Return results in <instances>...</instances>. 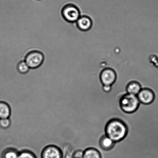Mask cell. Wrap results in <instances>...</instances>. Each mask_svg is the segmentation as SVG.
I'll return each mask as SVG.
<instances>
[{"label": "cell", "instance_id": "1", "mask_svg": "<svg viewBox=\"0 0 158 158\" xmlns=\"http://www.w3.org/2000/svg\"><path fill=\"white\" fill-rule=\"evenodd\" d=\"M105 132L107 137L116 143L126 137L128 132L127 127L124 122L120 119H112L106 123Z\"/></svg>", "mask_w": 158, "mask_h": 158}, {"label": "cell", "instance_id": "2", "mask_svg": "<svg viewBox=\"0 0 158 158\" xmlns=\"http://www.w3.org/2000/svg\"><path fill=\"white\" fill-rule=\"evenodd\" d=\"M119 104L121 109L123 112L131 113L137 110L140 102L137 96L127 92L121 97Z\"/></svg>", "mask_w": 158, "mask_h": 158}, {"label": "cell", "instance_id": "3", "mask_svg": "<svg viewBox=\"0 0 158 158\" xmlns=\"http://www.w3.org/2000/svg\"><path fill=\"white\" fill-rule=\"evenodd\" d=\"M62 14L64 19L69 23H75L81 17L78 8L72 4H68L63 7Z\"/></svg>", "mask_w": 158, "mask_h": 158}, {"label": "cell", "instance_id": "4", "mask_svg": "<svg viewBox=\"0 0 158 158\" xmlns=\"http://www.w3.org/2000/svg\"><path fill=\"white\" fill-rule=\"evenodd\" d=\"M44 56L41 52L38 51H32L27 54L24 61L29 67L35 69L40 67L44 62Z\"/></svg>", "mask_w": 158, "mask_h": 158}, {"label": "cell", "instance_id": "5", "mask_svg": "<svg viewBox=\"0 0 158 158\" xmlns=\"http://www.w3.org/2000/svg\"><path fill=\"white\" fill-rule=\"evenodd\" d=\"M41 158H63V154L59 147L49 145L43 148L41 153Z\"/></svg>", "mask_w": 158, "mask_h": 158}, {"label": "cell", "instance_id": "6", "mask_svg": "<svg viewBox=\"0 0 158 158\" xmlns=\"http://www.w3.org/2000/svg\"><path fill=\"white\" fill-rule=\"evenodd\" d=\"M117 74L114 70L107 68L102 71L100 75L101 82L103 85L112 86L117 79Z\"/></svg>", "mask_w": 158, "mask_h": 158}, {"label": "cell", "instance_id": "7", "mask_svg": "<svg viewBox=\"0 0 158 158\" xmlns=\"http://www.w3.org/2000/svg\"><path fill=\"white\" fill-rule=\"evenodd\" d=\"M140 103L149 105L154 101L155 94L152 90L148 88H142L137 95Z\"/></svg>", "mask_w": 158, "mask_h": 158}, {"label": "cell", "instance_id": "8", "mask_svg": "<svg viewBox=\"0 0 158 158\" xmlns=\"http://www.w3.org/2000/svg\"><path fill=\"white\" fill-rule=\"evenodd\" d=\"M77 27L80 30L86 32L90 30L92 26V22L89 17L81 16L76 22Z\"/></svg>", "mask_w": 158, "mask_h": 158}, {"label": "cell", "instance_id": "9", "mask_svg": "<svg viewBox=\"0 0 158 158\" xmlns=\"http://www.w3.org/2000/svg\"><path fill=\"white\" fill-rule=\"evenodd\" d=\"M115 143L111 139L107 137L105 133L101 137L99 140V146L104 151H109L112 149Z\"/></svg>", "mask_w": 158, "mask_h": 158}, {"label": "cell", "instance_id": "10", "mask_svg": "<svg viewBox=\"0 0 158 158\" xmlns=\"http://www.w3.org/2000/svg\"><path fill=\"white\" fill-rule=\"evenodd\" d=\"M142 88L140 83L135 81L129 82L126 86V92L127 93L137 96L141 90Z\"/></svg>", "mask_w": 158, "mask_h": 158}, {"label": "cell", "instance_id": "11", "mask_svg": "<svg viewBox=\"0 0 158 158\" xmlns=\"http://www.w3.org/2000/svg\"><path fill=\"white\" fill-rule=\"evenodd\" d=\"M11 114L9 105L4 102H0V119L9 118Z\"/></svg>", "mask_w": 158, "mask_h": 158}, {"label": "cell", "instance_id": "12", "mask_svg": "<svg viewBox=\"0 0 158 158\" xmlns=\"http://www.w3.org/2000/svg\"><path fill=\"white\" fill-rule=\"evenodd\" d=\"M83 158H102V156L98 150L94 148H89L84 151Z\"/></svg>", "mask_w": 158, "mask_h": 158}, {"label": "cell", "instance_id": "13", "mask_svg": "<svg viewBox=\"0 0 158 158\" xmlns=\"http://www.w3.org/2000/svg\"><path fill=\"white\" fill-rule=\"evenodd\" d=\"M19 152L15 148H7L3 152L2 158H18Z\"/></svg>", "mask_w": 158, "mask_h": 158}, {"label": "cell", "instance_id": "14", "mask_svg": "<svg viewBox=\"0 0 158 158\" xmlns=\"http://www.w3.org/2000/svg\"><path fill=\"white\" fill-rule=\"evenodd\" d=\"M18 72L20 74H24L27 73L30 69L25 61L20 62L17 66Z\"/></svg>", "mask_w": 158, "mask_h": 158}, {"label": "cell", "instance_id": "15", "mask_svg": "<svg viewBox=\"0 0 158 158\" xmlns=\"http://www.w3.org/2000/svg\"><path fill=\"white\" fill-rule=\"evenodd\" d=\"M18 158H37L36 156L32 152L29 150H24L19 152Z\"/></svg>", "mask_w": 158, "mask_h": 158}, {"label": "cell", "instance_id": "16", "mask_svg": "<svg viewBox=\"0 0 158 158\" xmlns=\"http://www.w3.org/2000/svg\"><path fill=\"white\" fill-rule=\"evenodd\" d=\"M11 122L9 118L1 119L0 126L4 128H7L10 126Z\"/></svg>", "mask_w": 158, "mask_h": 158}, {"label": "cell", "instance_id": "17", "mask_svg": "<svg viewBox=\"0 0 158 158\" xmlns=\"http://www.w3.org/2000/svg\"><path fill=\"white\" fill-rule=\"evenodd\" d=\"M84 151L78 149L74 152L73 154L72 158H83Z\"/></svg>", "mask_w": 158, "mask_h": 158}, {"label": "cell", "instance_id": "18", "mask_svg": "<svg viewBox=\"0 0 158 158\" xmlns=\"http://www.w3.org/2000/svg\"><path fill=\"white\" fill-rule=\"evenodd\" d=\"M102 89H103L104 92L105 93H109L112 89V86H110V85H103L102 86Z\"/></svg>", "mask_w": 158, "mask_h": 158}, {"label": "cell", "instance_id": "19", "mask_svg": "<svg viewBox=\"0 0 158 158\" xmlns=\"http://www.w3.org/2000/svg\"><path fill=\"white\" fill-rule=\"evenodd\" d=\"M37 1H41V0H37Z\"/></svg>", "mask_w": 158, "mask_h": 158}, {"label": "cell", "instance_id": "20", "mask_svg": "<svg viewBox=\"0 0 158 158\" xmlns=\"http://www.w3.org/2000/svg\"></svg>", "mask_w": 158, "mask_h": 158}]
</instances>
